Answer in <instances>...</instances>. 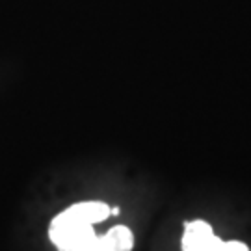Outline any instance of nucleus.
Listing matches in <instances>:
<instances>
[{"label":"nucleus","instance_id":"1","mask_svg":"<svg viewBox=\"0 0 251 251\" xmlns=\"http://www.w3.org/2000/svg\"><path fill=\"white\" fill-rule=\"evenodd\" d=\"M95 236L93 225L84 222L71 206L56 216L50 225V240L60 251H84Z\"/></svg>","mask_w":251,"mask_h":251},{"label":"nucleus","instance_id":"3","mask_svg":"<svg viewBox=\"0 0 251 251\" xmlns=\"http://www.w3.org/2000/svg\"><path fill=\"white\" fill-rule=\"evenodd\" d=\"M100 238H102L104 251H132V246H134V236L125 225H117L114 229H110Z\"/></svg>","mask_w":251,"mask_h":251},{"label":"nucleus","instance_id":"2","mask_svg":"<svg viewBox=\"0 0 251 251\" xmlns=\"http://www.w3.org/2000/svg\"><path fill=\"white\" fill-rule=\"evenodd\" d=\"M222 240L206 222H192L184 229L182 251H218Z\"/></svg>","mask_w":251,"mask_h":251},{"label":"nucleus","instance_id":"6","mask_svg":"<svg viewBox=\"0 0 251 251\" xmlns=\"http://www.w3.org/2000/svg\"><path fill=\"white\" fill-rule=\"evenodd\" d=\"M84 251H104V248H102V238H100V236H95V238L84 248Z\"/></svg>","mask_w":251,"mask_h":251},{"label":"nucleus","instance_id":"5","mask_svg":"<svg viewBox=\"0 0 251 251\" xmlns=\"http://www.w3.org/2000/svg\"><path fill=\"white\" fill-rule=\"evenodd\" d=\"M218 251H250L248 246L242 242H222Z\"/></svg>","mask_w":251,"mask_h":251},{"label":"nucleus","instance_id":"4","mask_svg":"<svg viewBox=\"0 0 251 251\" xmlns=\"http://www.w3.org/2000/svg\"><path fill=\"white\" fill-rule=\"evenodd\" d=\"M76 214L80 216L84 222L88 224H99V222H104L108 216L112 214L110 206L100 203V201H88V203H76V205L71 206Z\"/></svg>","mask_w":251,"mask_h":251}]
</instances>
